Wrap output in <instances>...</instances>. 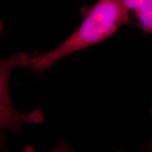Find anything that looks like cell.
I'll use <instances>...</instances> for the list:
<instances>
[{
	"mask_svg": "<svg viewBox=\"0 0 152 152\" xmlns=\"http://www.w3.org/2000/svg\"><path fill=\"white\" fill-rule=\"evenodd\" d=\"M126 11L129 25H134L145 34L152 35V0H121Z\"/></svg>",
	"mask_w": 152,
	"mask_h": 152,
	"instance_id": "3957f363",
	"label": "cell"
},
{
	"mask_svg": "<svg viewBox=\"0 0 152 152\" xmlns=\"http://www.w3.org/2000/svg\"><path fill=\"white\" fill-rule=\"evenodd\" d=\"M30 58L25 53H18L1 59L0 62V127L1 129L20 132L26 123L43 122V114L39 110L21 113L13 107L9 92V78L13 68L28 66Z\"/></svg>",
	"mask_w": 152,
	"mask_h": 152,
	"instance_id": "7a4b0ae2",
	"label": "cell"
},
{
	"mask_svg": "<svg viewBox=\"0 0 152 152\" xmlns=\"http://www.w3.org/2000/svg\"><path fill=\"white\" fill-rule=\"evenodd\" d=\"M149 148L151 151H152V140H151V141L150 142V143L149 144Z\"/></svg>",
	"mask_w": 152,
	"mask_h": 152,
	"instance_id": "277c9868",
	"label": "cell"
},
{
	"mask_svg": "<svg viewBox=\"0 0 152 152\" xmlns=\"http://www.w3.org/2000/svg\"><path fill=\"white\" fill-rule=\"evenodd\" d=\"M125 24L129 25V19L121 0H99L68 39L50 52L33 54L28 66L37 72L46 71L64 57L105 40Z\"/></svg>",
	"mask_w": 152,
	"mask_h": 152,
	"instance_id": "6da1fadb",
	"label": "cell"
},
{
	"mask_svg": "<svg viewBox=\"0 0 152 152\" xmlns=\"http://www.w3.org/2000/svg\"><path fill=\"white\" fill-rule=\"evenodd\" d=\"M151 113L152 114V106H151Z\"/></svg>",
	"mask_w": 152,
	"mask_h": 152,
	"instance_id": "5b68a950",
	"label": "cell"
}]
</instances>
